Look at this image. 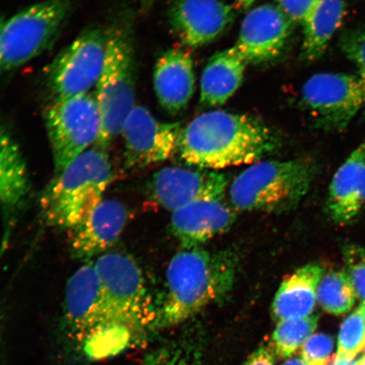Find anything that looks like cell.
Returning <instances> with one entry per match:
<instances>
[{"mask_svg":"<svg viewBox=\"0 0 365 365\" xmlns=\"http://www.w3.org/2000/svg\"><path fill=\"white\" fill-rule=\"evenodd\" d=\"M277 144L275 135L259 118L213 110L182 128L179 153L190 166L218 171L261 161Z\"/></svg>","mask_w":365,"mask_h":365,"instance_id":"obj_1","label":"cell"},{"mask_svg":"<svg viewBox=\"0 0 365 365\" xmlns=\"http://www.w3.org/2000/svg\"><path fill=\"white\" fill-rule=\"evenodd\" d=\"M236 274L237 257L230 251L182 249L167 268L159 325H179L223 298L234 286Z\"/></svg>","mask_w":365,"mask_h":365,"instance_id":"obj_2","label":"cell"},{"mask_svg":"<svg viewBox=\"0 0 365 365\" xmlns=\"http://www.w3.org/2000/svg\"><path fill=\"white\" fill-rule=\"evenodd\" d=\"M66 319L68 330L91 359L110 357L133 340L118 326L94 264H86L68 282Z\"/></svg>","mask_w":365,"mask_h":365,"instance_id":"obj_3","label":"cell"},{"mask_svg":"<svg viewBox=\"0 0 365 365\" xmlns=\"http://www.w3.org/2000/svg\"><path fill=\"white\" fill-rule=\"evenodd\" d=\"M108 155L97 145L77 157L58 176L41 200L46 221L53 227L72 230L103 202L113 180Z\"/></svg>","mask_w":365,"mask_h":365,"instance_id":"obj_4","label":"cell"},{"mask_svg":"<svg viewBox=\"0 0 365 365\" xmlns=\"http://www.w3.org/2000/svg\"><path fill=\"white\" fill-rule=\"evenodd\" d=\"M130 20L114 23L107 30L106 54L95 98L101 120L96 145L107 148L118 135L136 106L135 59Z\"/></svg>","mask_w":365,"mask_h":365,"instance_id":"obj_5","label":"cell"},{"mask_svg":"<svg viewBox=\"0 0 365 365\" xmlns=\"http://www.w3.org/2000/svg\"><path fill=\"white\" fill-rule=\"evenodd\" d=\"M314 176L312 163L304 159L259 161L232 180V205L245 212L282 213L304 197Z\"/></svg>","mask_w":365,"mask_h":365,"instance_id":"obj_6","label":"cell"},{"mask_svg":"<svg viewBox=\"0 0 365 365\" xmlns=\"http://www.w3.org/2000/svg\"><path fill=\"white\" fill-rule=\"evenodd\" d=\"M118 326L132 336L158 324L159 309L138 264L129 255L106 252L94 263Z\"/></svg>","mask_w":365,"mask_h":365,"instance_id":"obj_7","label":"cell"},{"mask_svg":"<svg viewBox=\"0 0 365 365\" xmlns=\"http://www.w3.org/2000/svg\"><path fill=\"white\" fill-rule=\"evenodd\" d=\"M74 0H44L4 23L0 34V75L24 66L56 41Z\"/></svg>","mask_w":365,"mask_h":365,"instance_id":"obj_8","label":"cell"},{"mask_svg":"<svg viewBox=\"0 0 365 365\" xmlns=\"http://www.w3.org/2000/svg\"><path fill=\"white\" fill-rule=\"evenodd\" d=\"M46 125L59 173L97 143L101 120L95 96L56 98L46 113Z\"/></svg>","mask_w":365,"mask_h":365,"instance_id":"obj_9","label":"cell"},{"mask_svg":"<svg viewBox=\"0 0 365 365\" xmlns=\"http://www.w3.org/2000/svg\"><path fill=\"white\" fill-rule=\"evenodd\" d=\"M106 46L107 31L91 29L58 54L46 72L56 98L89 93L101 76Z\"/></svg>","mask_w":365,"mask_h":365,"instance_id":"obj_10","label":"cell"},{"mask_svg":"<svg viewBox=\"0 0 365 365\" xmlns=\"http://www.w3.org/2000/svg\"><path fill=\"white\" fill-rule=\"evenodd\" d=\"M301 98L324 127L336 130L345 129L365 106V90L359 77L342 73H319L310 77Z\"/></svg>","mask_w":365,"mask_h":365,"instance_id":"obj_11","label":"cell"},{"mask_svg":"<svg viewBox=\"0 0 365 365\" xmlns=\"http://www.w3.org/2000/svg\"><path fill=\"white\" fill-rule=\"evenodd\" d=\"M180 123L157 120L143 106H135L126 118L122 135L128 167L145 168L166 161L179 152Z\"/></svg>","mask_w":365,"mask_h":365,"instance_id":"obj_12","label":"cell"},{"mask_svg":"<svg viewBox=\"0 0 365 365\" xmlns=\"http://www.w3.org/2000/svg\"><path fill=\"white\" fill-rule=\"evenodd\" d=\"M227 184L217 171L167 167L155 173L150 193L160 207L173 212L202 200H222Z\"/></svg>","mask_w":365,"mask_h":365,"instance_id":"obj_13","label":"cell"},{"mask_svg":"<svg viewBox=\"0 0 365 365\" xmlns=\"http://www.w3.org/2000/svg\"><path fill=\"white\" fill-rule=\"evenodd\" d=\"M291 24L279 6L263 4L245 16L238 40L232 48L247 66L274 61L285 47Z\"/></svg>","mask_w":365,"mask_h":365,"instance_id":"obj_14","label":"cell"},{"mask_svg":"<svg viewBox=\"0 0 365 365\" xmlns=\"http://www.w3.org/2000/svg\"><path fill=\"white\" fill-rule=\"evenodd\" d=\"M170 19L182 43L199 48L222 35L234 21L235 11L221 0H175Z\"/></svg>","mask_w":365,"mask_h":365,"instance_id":"obj_15","label":"cell"},{"mask_svg":"<svg viewBox=\"0 0 365 365\" xmlns=\"http://www.w3.org/2000/svg\"><path fill=\"white\" fill-rule=\"evenodd\" d=\"M129 212L117 200H103L74 228L71 236L73 255L78 259L100 257L115 244L125 230Z\"/></svg>","mask_w":365,"mask_h":365,"instance_id":"obj_16","label":"cell"},{"mask_svg":"<svg viewBox=\"0 0 365 365\" xmlns=\"http://www.w3.org/2000/svg\"><path fill=\"white\" fill-rule=\"evenodd\" d=\"M235 214L222 200H202L173 212L171 230L182 248L200 245L230 230Z\"/></svg>","mask_w":365,"mask_h":365,"instance_id":"obj_17","label":"cell"},{"mask_svg":"<svg viewBox=\"0 0 365 365\" xmlns=\"http://www.w3.org/2000/svg\"><path fill=\"white\" fill-rule=\"evenodd\" d=\"M154 88L161 106L176 114L188 106L195 88L192 57L182 48L168 50L155 66Z\"/></svg>","mask_w":365,"mask_h":365,"instance_id":"obj_18","label":"cell"},{"mask_svg":"<svg viewBox=\"0 0 365 365\" xmlns=\"http://www.w3.org/2000/svg\"><path fill=\"white\" fill-rule=\"evenodd\" d=\"M365 204V143L355 149L333 177L328 211L337 225L354 220Z\"/></svg>","mask_w":365,"mask_h":365,"instance_id":"obj_19","label":"cell"},{"mask_svg":"<svg viewBox=\"0 0 365 365\" xmlns=\"http://www.w3.org/2000/svg\"><path fill=\"white\" fill-rule=\"evenodd\" d=\"M325 269L318 263L308 264L287 277L278 287L272 302L276 321L312 316L317 300V290Z\"/></svg>","mask_w":365,"mask_h":365,"instance_id":"obj_20","label":"cell"},{"mask_svg":"<svg viewBox=\"0 0 365 365\" xmlns=\"http://www.w3.org/2000/svg\"><path fill=\"white\" fill-rule=\"evenodd\" d=\"M246 67L247 63L232 48L214 54L200 78V103L212 108L226 103L240 88Z\"/></svg>","mask_w":365,"mask_h":365,"instance_id":"obj_21","label":"cell"},{"mask_svg":"<svg viewBox=\"0 0 365 365\" xmlns=\"http://www.w3.org/2000/svg\"><path fill=\"white\" fill-rule=\"evenodd\" d=\"M344 0H316L304 16L302 54L309 61L323 56L345 16Z\"/></svg>","mask_w":365,"mask_h":365,"instance_id":"obj_22","label":"cell"},{"mask_svg":"<svg viewBox=\"0 0 365 365\" xmlns=\"http://www.w3.org/2000/svg\"><path fill=\"white\" fill-rule=\"evenodd\" d=\"M29 188L26 163L19 145L0 125V203L16 207L29 194Z\"/></svg>","mask_w":365,"mask_h":365,"instance_id":"obj_23","label":"cell"},{"mask_svg":"<svg viewBox=\"0 0 365 365\" xmlns=\"http://www.w3.org/2000/svg\"><path fill=\"white\" fill-rule=\"evenodd\" d=\"M357 295L346 272L324 274L317 290V300L327 312L341 316L352 309Z\"/></svg>","mask_w":365,"mask_h":365,"instance_id":"obj_24","label":"cell"},{"mask_svg":"<svg viewBox=\"0 0 365 365\" xmlns=\"http://www.w3.org/2000/svg\"><path fill=\"white\" fill-rule=\"evenodd\" d=\"M318 321V316H309L278 322L271 342L273 354L281 359L291 357L316 331Z\"/></svg>","mask_w":365,"mask_h":365,"instance_id":"obj_25","label":"cell"},{"mask_svg":"<svg viewBox=\"0 0 365 365\" xmlns=\"http://www.w3.org/2000/svg\"><path fill=\"white\" fill-rule=\"evenodd\" d=\"M365 350V318L359 308L341 324L337 357L353 360Z\"/></svg>","mask_w":365,"mask_h":365,"instance_id":"obj_26","label":"cell"},{"mask_svg":"<svg viewBox=\"0 0 365 365\" xmlns=\"http://www.w3.org/2000/svg\"><path fill=\"white\" fill-rule=\"evenodd\" d=\"M346 274L358 298L365 304V247L346 246L344 250Z\"/></svg>","mask_w":365,"mask_h":365,"instance_id":"obj_27","label":"cell"},{"mask_svg":"<svg viewBox=\"0 0 365 365\" xmlns=\"http://www.w3.org/2000/svg\"><path fill=\"white\" fill-rule=\"evenodd\" d=\"M332 337L322 333L310 336L301 349V359L307 365H331Z\"/></svg>","mask_w":365,"mask_h":365,"instance_id":"obj_28","label":"cell"},{"mask_svg":"<svg viewBox=\"0 0 365 365\" xmlns=\"http://www.w3.org/2000/svg\"><path fill=\"white\" fill-rule=\"evenodd\" d=\"M140 365H198L190 350L176 345L163 346L149 353Z\"/></svg>","mask_w":365,"mask_h":365,"instance_id":"obj_29","label":"cell"},{"mask_svg":"<svg viewBox=\"0 0 365 365\" xmlns=\"http://www.w3.org/2000/svg\"><path fill=\"white\" fill-rule=\"evenodd\" d=\"M341 48L359 71V77L365 90V30L354 31L342 39Z\"/></svg>","mask_w":365,"mask_h":365,"instance_id":"obj_30","label":"cell"},{"mask_svg":"<svg viewBox=\"0 0 365 365\" xmlns=\"http://www.w3.org/2000/svg\"><path fill=\"white\" fill-rule=\"evenodd\" d=\"M278 6L292 22L302 23L310 7L316 0H277Z\"/></svg>","mask_w":365,"mask_h":365,"instance_id":"obj_31","label":"cell"},{"mask_svg":"<svg viewBox=\"0 0 365 365\" xmlns=\"http://www.w3.org/2000/svg\"><path fill=\"white\" fill-rule=\"evenodd\" d=\"M272 349L262 346L250 356L243 365H276Z\"/></svg>","mask_w":365,"mask_h":365,"instance_id":"obj_32","label":"cell"},{"mask_svg":"<svg viewBox=\"0 0 365 365\" xmlns=\"http://www.w3.org/2000/svg\"><path fill=\"white\" fill-rule=\"evenodd\" d=\"M282 365H307L302 359L294 358L287 360V361Z\"/></svg>","mask_w":365,"mask_h":365,"instance_id":"obj_33","label":"cell"},{"mask_svg":"<svg viewBox=\"0 0 365 365\" xmlns=\"http://www.w3.org/2000/svg\"><path fill=\"white\" fill-rule=\"evenodd\" d=\"M140 6L144 11H148L152 7L154 0H139Z\"/></svg>","mask_w":365,"mask_h":365,"instance_id":"obj_34","label":"cell"},{"mask_svg":"<svg viewBox=\"0 0 365 365\" xmlns=\"http://www.w3.org/2000/svg\"><path fill=\"white\" fill-rule=\"evenodd\" d=\"M235 1L241 4L242 6H250L257 1V0H235Z\"/></svg>","mask_w":365,"mask_h":365,"instance_id":"obj_35","label":"cell"},{"mask_svg":"<svg viewBox=\"0 0 365 365\" xmlns=\"http://www.w3.org/2000/svg\"><path fill=\"white\" fill-rule=\"evenodd\" d=\"M6 19L4 16L0 15V34H1V31L3 29L4 23H6Z\"/></svg>","mask_w":365,"mask_h":365,"instance_id":"obj_36","label":"cell"},{"mask_svg":"<svg viewBox=\"0 0 365 365\" xmlns=\"http://www.w3.org/2000/svg\"><path fill=\"white\" fill-rule=\"evenodd\" d=\"M359 308L361 309L362 312L364 314V317L365 318V304H362L361 307H360Z\"/></svg>","mask_w":365,"mask_h":365,"instance_id":"obj_37","label":"cell"},{"mask_svg":"<svg viewBox=\"0 0 365 365\" xmlns=\"http://www.w3.org/2000/svg\"><path fill=\"white\" fill-rule=\"evenodd\" d=\"M364 357H365V354H364Z\"/></svg>","mask_w":365,"mask_h":365,"instance_id":"obj_38","label":"cell"}]
</instances>
